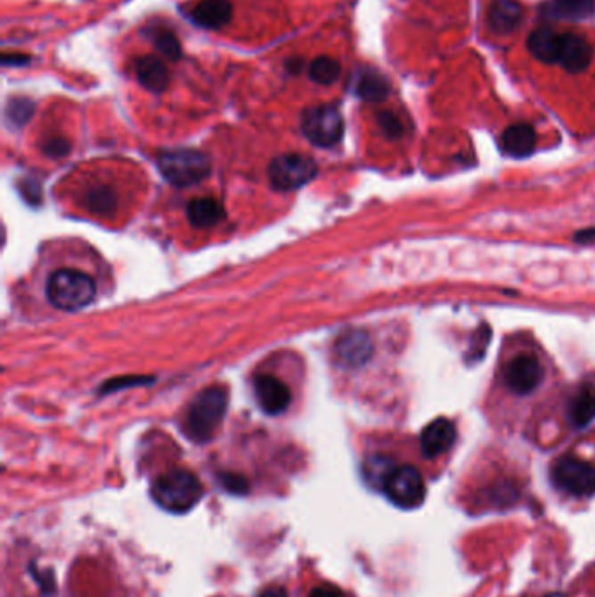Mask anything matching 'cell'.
Wrapping results in <instances>:
<instances>
[{
    "instance_id": "484cf974",
    "label": "cell",
    "mask_w": 595,
    "mask_h": 597,
    "mask_svg": "<svg viewBox=\"0 0 595 597\" xmlns=\"http://www.w3.org/2000/svg\"><path fill=\"white\" fill-rule=\"evenodd\" d=\"M395 469H396V465H395L389 458H386V456H374V458H371V460L365 463L363 471H365L367 480H369L374 487H378V489L383 491L386 478L389 477V473Z\"/></svg>"
},
{
    "instance_id": "8d00e7d4",
    "label": "cell",
    "mask_w": 595,
    "mask_h": 597,
    "mask_svg": "<svg viewBox=\"0 0 595 597\" xmlns=\"http://www.w3.org/2000/svg\"><path fill=\"white\" fill-rule=\"evenodd\" d=\"M545 597H566L564 594H560V593H552V594H549V596Z\"/></svg>"
},
{
    "instance_id": "e575fe53",
    "label": "cell",
    "mask_w": 595,
    "mask_h": 597,
    "mask_svg": "<svg viewBox=\"0 0 595 597\" xmlns=\"http://www.w3.org/2000/svg\"><path fill=\"white\" fill-rule=\"evenodd\" d=\"M285 67L290 74H298L304 69V61H302V58H290Z\"/></svg>"
},
{
    "instance_id": "e0dca14e",
    "label": "cell",
    "mask_w": 595,
    "mask_h": 597,
    "mask_svg": "<svg viewBox=\"0 0 595 597\" xmlns=\"http://www.w3.org/2000/svg\"><path fill=\"white\" fill-rule=\"evenodd\" d=\"M501 149L517 159L531 156L536 149V131L526 123L511 125L501 135Z\"/></svg>"
},
{
    "instance_id": "1f68e13d",
    "label": "cell",
    "mask_w": 595,
    "mask_h": 597,
    "mask_svg": "<svg viewBox=\"0 0 595 597\" xmlns=\"http://www.w3.org/2000/svg\"><path fill=\"white\" fill-rule=\"evenodd\" d=\"M29 61H30V56H27L23 53H4V56H2L4 65L21 67V65H27Z\"/></svg>"
},
{
    "instance_id": "52a82bcc",
    "label": "cell",
    "mask_w": 595,
    "mask_h": 597,
    "mask_svg": "<svg viewBox=\"0 0 595 597\" xmlns=\"http://www.w3.org/2000/svg\"><path fill=\"white\" fill-rule=\"evenodd\" d=\"M553 484L576 498H587L595 493V467L575 456H562L552 467Z\"/></svg>"
},
{
    "instance_id": "d590c367",
    "label": "cell",
    "mask_w": 595,
    "mask_h": 597,
    "mask_svg": "<svg viewBox=\"0 0 595 597\" xmlns=\"http://www.w3.org/2000/svg\"><path fill=\"white\" fill-rule=\"evenodd\" d=\"M575 240L580 241V243H592V241H595V231H583V233L576 234Z\"/></svg>"
},
{
    "instance_id": "603a6c76",
    "label": "cell",
    "mask_w": 595,
    "mask_h": 597,
    "mask_svg": "<svg viewBox=\"0 0 595 597\" xmlns=\"http://www.w3.org/2000/svg\"><path fill=\"white\" fill-rule=\"evenodd\" d=\"M85 207L94 215H114L118 209V196L107 185H96L85 196Z\"/></svg>"
},
{
    "instance_id": "f1b7e54d",
    "label": "cell",
    "mask_w": 595,
    "mask_h": 597,
    "mask_svg": "<svg viewBox=\"0 0 595 597\" xmlns=\"http://www.w3.org/2000/svg\"><path fill=\"white\" fill-rule=\"evenodd\" d=\"M378 123H379V128L383 129L384 135L391 140L400 138L403 135V127L393 112H386V110L379 112L378 114Z\"/></svg>"
},
{
    "instance_id": "5b68a950",
    "label": "cell",
    "mask_w": 595,
    "mask_h": 597,
    "mask_svg": "<svg viewBox=\"0 0 595 597\" xmlns=\"http://www.w3.org/2000/svg\"><path fill=\"white\" fill-rule=\"evenodd\" d=\"M383 493L393 505L400 509H418L423 505L426 498L425 478L416 467H396L386 478Z\"/></svg>"
},
{
    "instance_id": "8fae6325",
    "label": "cell",
    "mask_w": 595,
    "mask_h": 597,
    "mask_svg": "<svg viewBox=\"0 0 595 597\" xmlns=\"http://www.w3.org/2000/svg\"><path fill=\"white\" fill-rule=\"evenodd\" d=\"M594 49L591 43L578 36V34H560V45H558V60L557 63L571 72L580 74L592 63Z\"/></svg>"
},
{
    "instance_id": "7c38bea8",
    "label": "cell",
    "mask_w": 595,
    "mask_h": 597,
    "mask_svg": "<svg viewBox=\"0 0 595 597\" xmlns=\"http://www.w3.org/2000/svg\"><path fill=\"white\" fill-rule=\"evenodd\" d=\"M254 389L257 402L265 414H281L290 405L292 395L289 386L271 374L257 376Z\"/></svg>"
},
{
    "instance_id": "d6a6232c",
    "label": "cell",
    "mask_w": 595,
    "mask_h": 597,
    "mask_svg": "<svg viewBox=\"0 0 595 597\" xmlns=\"http://www.w3.org/2000/svg\"><path fill=\"white\" fill-rule=\"evenodd\" d=\"M309 597H344L342 591L334 585H320L311 591Z\"/></svg>"
},
{
    "instance_id": "ac0fdd59",
    "label": "cell",
    "mask_w": 595,
    "mask_h": 597,
    "mask_svg": "<svg viewBox=\"0 0 595 597\" xmlns=\"http://www.w3.org/2000/svg\"><path fill=\"white\" fill-rule=\"evenodd\" d=\"M522 12V5L517 0H494L487 14L489 29L500 36H507L520 25Z\"/></svg>"
},
{
    "instance_id": "d4e9b609",
    "label": "cell",
    "mask_w": 595,
    "mask_h": 597,
    "mask_svg": "<svg viewBox=\"0 0 595 597\" xmlns=\"http://www.w3.org/2000/svg\"><path fill=\"white\" fill-rule=\"evenodd\" d=\"M149 39L156 45V49L168 58L170 61H178L182 56V47L176 39V36L171 32L170 29L165 27H151L147 32Z\"/></svg>"
},
{
    "instance_id": "d6986e66",
    "label": "cell",
    "mask_w": 595,
    "mask_h": 597,
    "mask_svg": "<svg viewBox=\"0 0 595 597\" xmlns=\"http://www.w3.org/2000/svg\"><path fill=\"white\" fill-rule=\"evenodd\" d=\"M545 18L580 21L595 12V0H550L540 7Z\"/></svg>"
},
{
    "instance_id": "8992f818",
    "label": "cell",
    "mask_w": 595,
    "mask_h": 597,
    "mask_svg": "<svg viewBox=\"0 0 595 597\" xmlns=\"http://www.w3.org/2000/svg\"><path fill=\"white\" fill-rule=\"evenodd\" d=\"M304 136L318 147H332L344 135V119L334 105H314L302 114Z\"/></svg>"
},
{
    "instance_id": "7a4b0ae2",
    "label": "cell",
    "mask_w": 595,
    "mask_h": 597,
    "mask_svg": "<svg viewBox=\"0 0 595 597\" xmlns=\"http://www.w3.org/2000/svg\"><path fill=\"white\" fill-rule=\"evenodd\" d=\"M201 480L187 470H171L152 484L154 502L167 512L187 513L203 498Z\"/></svg>"
},
{
    "instance_id": "6da1fadb",
    "label": "cell",
    "mask_w": 595,
    "mask_h": 597,
    "mask_svg": "<svg viewBox=\"0 0 595 597\" xmlns=\"http://www.w3.org/2000/svg\"><path fill=\"white\" fill-rule=\"evenodd\" d=\"M227 402L229 397L224 386H210L198 393L183 420V433L198 444L212 440L225 416Z\"/></svg>"
},
{
    "instance_id": "cb8c5ba5",
    "label": "cell",
    "mask_w": 595,
    "mask_h": 597,
    "mask_svg": "<svg viewBox=\"0 0 595 597\" xmlns=\"http://www.w3.org/2000/svg\"><path fill=\"white\" fill-rule=\"evenodd\" d=\"M307 74H309V79L316 85H332L339 79V61L330 56H318L309 63Z\"/></svg>"
},
{
    "instance_id": "4fadbf2b",
    "label": "cell",
    "mask_w": 595,
    "mask_h": 597,
    "mask_svg": "<svg viewBox=\"0 0 595 597\" xmlns=\"http://www.w3.org/2000/svg\"><path fill=\"white\" fill-rule=\"evenodd\" d=\"M456 440V428L445 420L438 418L431 421L421 433V451L428 460H435L447 453Z\"/></svg>"
},
{
    "instance_id": "5bb4252c",
    "label": "cell",
    "mask_w": 595,
    "mask_h": 597,
    "mask_svg": "<svg viewBox=\"0 0 595 597\" xmlns=\"http://www.w3.org/2000/svg\"><path fill=\"white\" fill-rule=\"evenodd\" d=\"M134 74L138 83L152 93H163L170 85V72L165 61L156 54L142 56L134 61Z\"/></svg>"
},
{
    "instance_id": "f546056e",
    "label": "cell",
    "mask_w": 595,
    "mask_h": 597,
    "mask_svg": "<svg viewBox=\"0 0 595 597\" xmlns=\"http://www.w3.org/2000/svg\"><path fill=\"white\" fill-rule=\"evenodd\" d=\"M70 151V143L65 138H51L44 143V152L51 158H63Z\"/></svg>"
},
{
    "instance_id": "83f0119b",
    "label": "cell",
    "mask_w": 595,
    "mask_h": 597,
    "mask_svg": "<svg viewBox=\"0 0 595 597\" xmlns=\"http://www.w3.org/2000/svg\"><path fill=\"white\" fill-rule=\"evenodd\" d=\"M218 478H220L222 487L225 491L232 493V495H247L249 493V480L243 475L225 471V473H220Z\"/></svg>"
},
{
    "instance_id": "3957f363",
    "label": "cell",
    "mask_w": 595,
    "mask_h": 597,
    "mask_svg": "<svg viewBox=\"0 0 595 597\" xmlns=\"http://www.w3.org/2000/svg\"><path fill=\"white\" fill-rule=\"evenodd\" d=\"M47 300L63 311H77L86 307L94 296L96 285L91 276L74 269H60L53 273L45 283Z\"/></svg>"
},
{
    "instance_id": "7402d4cb",
    "label": "cell",
    "mask_w": 595,
    "mask_h": 597,
    "mask_svg": "<svg viewBox=\"0 0 595 597\" xmlns=\"http://www.w3.org/2000/svg\"><path fill=\"white\" fill-rule=\"evenodd\" d=\"M595 420V386L585 384L569 404V421L576 428L589 427Z\"/></svg>"
},
{
    "instance_id": "ffe728a7",
    "label": "cell",
    "mask_w": 595,
    "mask_h": 597,
    "mask_svg": "<svg viewBox=\"0 0 595 597\" xmlns=\"http://www.w3.org/2000/svg\"><path fill=\"white\" fill-rule=\"evenodd\" d=\"M558 45H560V34H557L550 27L536 29L527 37L529 53L542 63H557Z\"/></svg>"
},
{
    "instance_id": "9a60e30c",
    "label": "cell",
    "mask_w": 595,
    "mask_h": 597,
    "mask_svg": "<svg viewBox=\"0 0 595 597\" xmlns=\"http://www.w3.org/2000/svg\"><path fill=\"white\" fill-rule=\"evenodd\" d=\"M353 91L356 93L358 98L371 102V103H378L389 96L391 86L379 70L365 67L355 74Z\"/></svg>"
},
{
    "instance_id": "4dcf8cb0",
    "label": "cell",
    "mask_w": 595,
    "mask_h": 597,
    "mask_svg": "<svg viewBox=\"0 0 595 597\" xmlns=\"http://www.w3.org/2000/svg\"><path fill=\"white\" fill-rule=\"evenodd\" d=\"M32 575H34V578L37 580V584L41 585L44 596H51V594H54L56 587H54V577H53V571H51V569H47V571H36V569H34V564H32Z\"/></svg>"
},
{
    "instance_id": "4316f807",
    "label": "cell",
    "mask_w": 595,
    "mask_h": 597,
    "mask_svg": "<svg viewBox=\"0 0 595 597\" xmlns=\"http://www.w3.org/2000/svg\"><path fill=\"white\" fill-rule=\"evenodd\" d=\"M34 114V102L29 98H11L7 103V119L16 125L23 127Z\"/></svg>"
},
{
    "instance_id": "2e32d148",
    "label": "cell",
    "mask_w": 595,
    "mask_h": 597,
    "mask_svg": "<svg viewBox=\"0 0 595 597\" xmlns=\"http://www.w3.org/2000/svg\"><path fill=\"white\" fill-rule=\"evenodd\" d=\"M232 18V4L229 0H201L192 11L191 20L201 29L218 30Z\"/></svg>"
},
{
    "instance_id": "277c9868",
    "label": "cell",
    "mask_w": 595,
    "mask_h": 597,
    "mask_svg": "<svg viewBox=\"0 0 595 597\" xmlns=\"http://www.w3.org/2000/svg\"><path fill=\"white\" fill-rule=\"evenodd\" d=\"M158 168L176 187H189L203 182L210 175V159L194 149L163 151L158 156Z\"/></svg>"
},
{
    "instance_id": "836d02e7",
    "label": "cell",
    "mask_w": 595,
    "mask_h": 597,
    "mask_svg": "<svg viewBox=\"0 0 595 597\" xmlns=\"http://www.w3.org/2000/svg\"><path fill=\"white\" fill-rule=\"evenodd\" d=\"M257 597H289V593L285 587H280V585H273V587H267L264 589L260 594Z\"/></svg>"
},
{
    "instance_id": "30bf717a",
    "label": "cell",
    "mask_w": 595,
    "mask_h": 597,
    "mask_svg": "<svg viewBox=\"0 0 595 597\" xmlns=\"http://www.w3.org/2000/svg\"><path fill=\"white\" fill-rule=\"evenodd\" d=\"M334 351H336V358L340 365L356 369V367L365 365L371 360L374 344L365 331L349 329L338 338Z\"/></svg>"
},
{
    "instance_id": "ba28073f",
    "label": "cell",
    "mask_w": 595,
    "mask_h": 597,
    "mask_svg": "<svg viewBox=\"0 0 595 597\" xmlns=\"http://www.w3.org/2000/svg\"><path fill=\"white\" fill-rule=\"evenodd\" d=\"M269 182L278 191H294L318 175V165L302 154H283L269 165Z\"/></svg>"
},
{
    "instance_id": "44dd1931",
    "label": "cell",
    "mask_w": 595,
    "mask_h": 597,
    "mask_svg": "<svg viewBox=\"0 0 595 597\" xmlns=\"http://www.w3.org/2000/svg\"><path fill=\"white\" fill-rule=\"evenodd\" d=\"M187 217L192 227L196 229H210L224 220V207L212 198H198L192 200L187 207Z\"/></svg>"
},
{
    "instance_id": "9c48e42d",
    "label": "cell",
    "mask_w": 595,
    "mask_h": 597,
    "mask_svg": "<svg viewBox=\"0 0 595 597\" xmlns=\"http://www.w3.org/2000/svg\"><path fill=\"white\" fill-rule=\"evenodd\" d=\"M545 371L538 358L531 355H518L505 369V383L515 395H529L543 381Z\"/></svg>"
}]
</instances>
